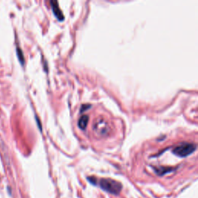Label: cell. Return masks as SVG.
Wrapping results in <instances>:
<instances>
[{"instance_id":"obj_1","label":"cell","mask_w":198,"mask_h":198,"mask_svg":"<svg viewBox=\"0 0 198 198\" xmlns=\"http://www.w3.org/2000/svg\"><path fill=\"white\" fill-rule=\"evenodd\" d=\"M98 184L101 189L115 195L119 194L122 187V186L119 182L112 179H101L99 180Z\"/></svg>"},{"instance_id":"obj_2","label":"cell","mask_w":198,"mask_h":198,"mask_svg":"<svg viewBox=\"0 0 198 198\" xmlns=\"http://www.w3.org/2000/svg\"><path fill=\"white\" fill-rule=\"evenodd\" d=\"M197 145L193 142H182L173 149V152L178 156L185 157L191 154L195 151Z\"/></svg>"},{"instance_id":"obj_6","label":"cell","mask_w":198,"mask_h":198,"mask_svg":"<svg viewBox=\"0 0 198 198\" xmlns=\"http://www.w3.org/2000/svg\"><path fill=\"white\" fill-rule=\"evenodd\" d=\"M16 54H17V56H18V58H19V60H20V61L21 62V64H24V56H23V51H22V50L20 49L19 47H17V48H16Z\"/></svg>"},{"instance_id":"obj_5","label":"cell","mask_w":198,"mask_h":198,"mask_svg":"<svg viewBox=\"0 0 198 198\" xmlns=\"http://www.w3.org/2000/svg\"><path fill=\"white\" fill-rule=\"evenodd\" d=\"M88 120L89 117L88 115H83L80 117L78 122V126H79L80 129H83V130L85 129V128L87 127V125H88Z\"/></svg>"},{"instance_id":"obj_3","label":"cell","mask_w":198,"mask_h":198,"mask_svg":"<svg viewBox=\"0 0 198 198\" xmlns=\"http://www.w3.org/2000/svg\"><path fill=\"white\" fill-rule=\"evenodd\" d=\"M94 130L98 135L105 136L109 132L110 128L108 122L104 119H98L94 124Z\"/></svg>"},{"instance_id":"obj_4","label":"cell","mask_w":198,"mask_h":198,"mask_svg":"<svg viewBox=\"0 0 198 198\" xmlns=\"http://www.w3.org/2000/svg\"><path fill=\"white\" fill-rule=\"evenodd\" d=\"M50 4H51L52 9H53V11H54V14L56 16L57 19L59 20H63L64 19V16L63 14V12L61 11V9H60V7H59L58 2H57V1H51L50 2Z\"/></svg>"}]
</instances>
